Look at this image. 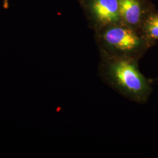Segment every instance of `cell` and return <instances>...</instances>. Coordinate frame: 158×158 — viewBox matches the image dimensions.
Here are the masks:
<instances>
[{
  "instance_id": "1",
  "label": "cell",
  "mask_w": 158,
  "mask_h": 158,
  "mask_svg": "<svg viewBox=\"0 0 158 158\" xmlns=\"http://www.w3.org/2000/svg\"><path fill=\"white\" fill-rule=\"evenodd\" d=\"M139 60L100 55L98 73L103 81L132 102L143 104L152 90V81L140 72Z\"/></svg>"
},
{
  "instance_id": "2",
  "label": "cell",
  "mask_w": 158,
  "mask_h": 158,
  "mask_svg": "<svg viewBox=\"0 0 158 158\" xmlns=\"http://www.w3.org/2000/svg\"><path fill=\"white\" fill-rule=\"evenodd\" d=\"M94 32L100 55L103 56L139 60L155 44L139 32L122 23L111 25Z\"/></svg>"
},
{
  "instance_id": "3",
  "label": "cell",
  "mask_w": 158,
  "mask_h": 158,
  "mask_svg": "<svg viewBox=\"0 0 158 158\" xmlns=\"http://www.w3.org/2000/svg\"><path fill=\"white\" fill-rule=\"evenodd\" d=\"M94 31L121 23L118 0H77Z\"/></svg>"
},
{
  "instance_id": "4",
  "label": "cell",
  "mask_w": 158,
  "mask_h": 158,
  "mask_svg": "<svg viewBox=\"0 0 158 158\" xmlns=\"http://www.w3.org/2000/svg\"><path fill=\"white\" fill-rule=\"evenodd\" d=\"M121 23L140 32L142 25L156 10L151 0H118Z\"/></svg>"
},
{
  "instance_id": "5",
  "label": "cell",
  "mask_w": 158,
  "mask_h": 158,
  "mask_svg": "<svg viewBox=\"0 0 158 158\" xmlns=\"http://www.w3.org/2000/svg\"><path fill=\"white\" fill-rule=\"evenodd\" d=\"M140 33L153 43L158 40V11L151 13L142 25Z\"/></svg>"
},
{
  "instance_id": "6",
  "label": "cell",
  "mask_w": 158,
  "mask_h": 158,
  "mask_svg": "<svg viewBox=\"0 0 158 158\" xmlns=\"http://www.w3.org/2000/svg\"><path fill=\"white\" fill-rule=\"evenodd\" d=\"M2 6L3 8L5 9H8L9 8V2L8 0H3V3H2Z\"/></svg>"
},
{
  "instance_id": "7",
  "label": "cell",
  "mask_w": 158,
  "mask_h": 158,
  "mask_svg": "<svg viewBox=\"0 0 158 158\" xmlns=\"http://www.w3.org/2000/svg\"><path fill=\"white\" fill-rule=\"evenodd\" d=\"M156 81H158V77L157 78V79H156Z\"/></svg>"
}]
</instances>
